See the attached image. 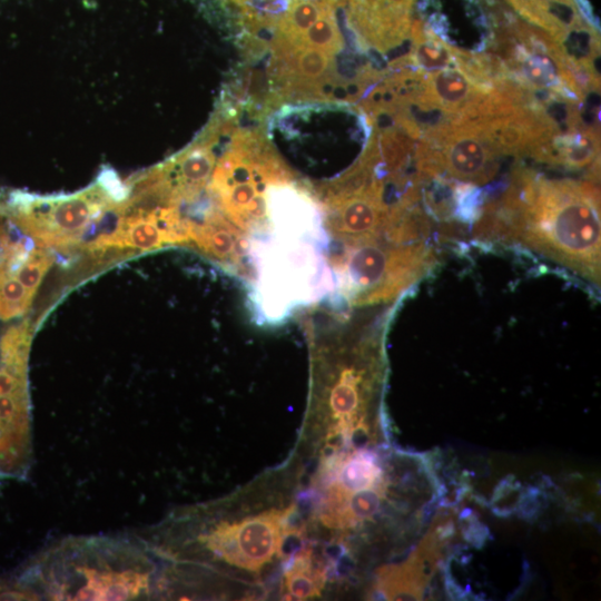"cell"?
Returning <instances> with one entry per match:
<instances>
[{"label":"cell","instance_id":"1","mask_svg":"<svg viewBox=\"0 0 601 601\" xmlns=\"http://www.w3.org/2000/svg\"><path fill=\"white\" fill-rule=\"evenodd\" d=\"M318 460L306 533L321 534L341 559L375 562L411 545L426 529L441 490L424 456L382 444Z\"/></svg>","mask_w":601,"mask_h":601},{"label":"cell","instance_id":"2","mask_svg":"<svg viewBox=\"0 0 601 601\" xmlns=\"http://www.w3.org/2000/svg\"><path fill=\"white\" fill-rule=\"evenodd\" d=\"M311 390L302 441L317 456L375 447L385 441L383 326H356L343 307H314L304 316Z\"/></svg>","mask_w":601,"mask_h":601},{"label":"cell","instance_id":"3","mask_svg":"<svg viewBox=\"0 0 601 601\" xmlns=\"http://www.w3.org/2000/svg\"><path fill=\"white\" fill-rule=\"evenodd\" d=\"M474 237L519 244L600 286V200L597 181L549 179L516 166L501 196L485 203Z\"/></svg>","mask_w":601,"mask_h":601},{"label":"cell","instance_id":"4","mask_svg":"<svg viewBox=\"0 0 601 601\" xmlns=\"http://www.w3.org/2000/svg\"><path fill=\"white\" fill-rule=\"evenodd\" d=\"M223 504L196 535L205 558L229 579L262 585L306 539L298 503L287 499V472L273 474Z\"/></svg>","mask_w":601,"mask_h":601},{"label":"cell","instance_id":"5","mask_svg":"<svg viewBox=\"0 0 601 601\" xmlns=\"http://www.w3.org/2000/svg\"><path fill=\"white\" fill-rule=\"evenodd\" d=\"M333 268L332 304L367 307L400 298L436 265L427 242L410 244L366 243L328 257Z\"/></svg>","mask_w":601,"mask_h":601},{"label":"cell","instance_id":"6","mask_svg":"<svg viewBox=\"0 0 601 601\" xmlns=\"http://www.w3.org/2000/svg\"><path fill=\"white\" fill-rule=\"evenodd\" d=\"M125 201V200H122ZM99 180L76 194L38 196L0 190V207L43 248H76L88 230L122 204Z\"/></svg>","mask_w":601,"mask_h":601},{"label":"cell","instance_id":"7","mask_svg":"<svg viewBox=\"0 0 601 601\" xmlns=\"http://www.w3.org/2000/svg\"><path fill=\"white\" fill-rule=\"evenodd\" d=\"M434 150L440 176L482 185L494 178L501 156L480 120L434 127L420 138Z\"/></svg>","mask_w":601,"mask_h":601},{"label":"cell","instance_id":"8","mask_svg":"<svg viewBox=\"0 0 601 601\" xmlns=\"http://www.w3.org/2000/svg\"><path fill=\"white\" fill-rule=\"evenodd\" d=\"M441 526H433L407 558L384 566L376 574L373 595L383 599H421L437 569L444 543Z\"/></svg>","mask_w":601,"mask_h":601},{"label":"cell","instance_id":"9","mask_svg":"<svg viewBox=\"0 0 601 601\" xmlns=\"http://www.w3.org/2000/svg\"><path fill=\"white\" fill-rule=\"evenodd\" d=\"M334 569L333 561L321 544L303 541L283 565L282 595L293 600L322 595Z\"/></svg>","mask_w":601,"mask_h":601}]
</instances>
